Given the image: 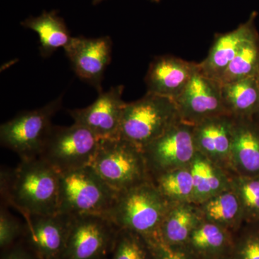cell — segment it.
Here are the masks:
<instances>
[{"instance_id": "8992f818", "label": "cell", "mask_w": 259, "mask_h": 259, "mask_svg": "<svg viewBox=\"0 0 259 259\" xmlns=\"http://www.w3.org/2000/svg\"><path fill=\"white\" fill-rule=\"evenodd\" d=\"M100 139L83 126L52 125L39 158L59 174L91 166Z\"/></svg>"}, {"instance_id": "1f68e13d", "label": "cell", "mask_w": 259, "mask_h": 259, "mask_svg": "<svg viewBox=\"0 0 259 259\" xmlns=\"http://www.w3.org/2000/svg\"><path fill=\"white\" fill-rule=\"evenodd\" d=\"M203 259H235V258H234V257L233 256V255H232V253H231V254L221 255V256L212 257V258H203Z\"/></svg>"}, {"instance_id": "52a82bcc", "label": "cell", "mask_w": 259, "mask_h": 259, "mask_svg": "<svg viewBox=\"0 0 259 259\" xmlns=\"http://www.w3.org/2000/svg\"><path fill=\"white\" fill-rule=\"evenodd\" d=\"M62 97L45 106L25 111L0 127V141L20 158L28 161L39 158L53 124V117L60 110Z\"/></svg>"}, {"instance_id": "6da1fadb", "label": "cell", "mask_w": 259, "mask_h": 259, "mask_svg": "<svg viewBox=\"0 0 259 259\" xmlns=\"http://www.w3.org/2000/svg\"><path fill=\"white\" fill-rule=\"evenodd\" d=\"M59 173L40 158L20 161L14 168H2V204L12 207L23 217L59 213Z\"/></svg>"}, {"instance_id": "cb8c5ba5", "label": "cell", "mask_w": 259, "mask_h": 259, "mask_svg": "<svg viewBox=\"0 0 259 259\" xmlns=\"http://www.w3.org/2000/svg\"><path fill=\"white\" fill-rule=\"evenodd\" d=\"M151 181L170 203H194V184L190 166L158 174L151 177Z\"/></svg>"}, {"instance_id": "44dd1931", "label": "cell", "mask_w": 259, "mask_h": 259, "mask_svg": "<svg viewBox=\"0 0 259 259\" xmlns=\"http://www.w3.org/2000/svg\"><path fill=\"white\" fill-rule=\"evenodd\" d=\"M20 25L36 32L40 42L39 49L44 58L49 57L60 48L64 49L72 38L64 19L58 16L56 10H44L38 17H30Z\"/></svg>"}, {"instance_id": "603a6c76", "label": "cell", "mask_w": 259, "mask_h": 259, "mask_svg": "<svg viewBox=\"0 0 259 259\" xmlns=\"http://www.w3.org/2000/svg\"><path fill=\"white\" fill-rule=\"evenodd\" d=\"M199 207L204 221L219 225L233 233L244 223L241 202L232 187L199 204Z\"/></svg>"}, {"instance_id": "5b68a950", "label": "cell", "mask_w": 259, "mask_h": 259, "mask_svg": "<svg viewBox=\"0 0 259 259\" xmlns=\"http://www.w3.org/2000/svg\"><path fill=\"white\" fill-rule=\"evenodd\" d=\"M118 193L92 166L61 174L59 213L71 216H104L115 203Z\"/></svg>"}, {"instance_id": "e575fe53", "label": "cell", "mask_w": 259, "mask_h": 259, "mask_svg": "<svg viewBox=\"0 0 259 259\" xmlns=\"http://www.w3.org/2000/svg\"><path fill=\"white\" fill-rule=\"evenodd\" d=\"M256 77H257V81H258V88H259V72L258 73V74H257Z\"/></svg>"}, {"instance_id": "7c38bea8", "label": "cell", "mask_w": 259, "mask_h": 259, "mask_svg": "<svg viewBox=\"0 0 259 259\" xmlns=\"http://www.w3.org/2000/svg\"><path fill=\"white\" fill-rule=\"evenodd\" d=\"M112 42L109 36L88 38L72 37L64 49L75 74L82 81L103 92L102 82L112 57Z\"/></svg>"}, {"instance_id": "83f0119b", "label": "cell", "mask_w": 259, "mask_h": 259, "mask_svg": "<svg viewBox=\"0 0 259 259\" xmlns=\"http://www.w3.org/2000/svg\"><path fill=\"white\" fill-rule=\"evenodd\" d=\"M235 259H259V221L244 222L233 233Z\"/></svg>"}, {"instance_id": "484cf974", "label": "cell", "mask_w": 259, "mask_h": 259, "mask_svg": "<svg viewBox=\"0 0 259 259\" xmlns=\"http://www.w3.org/2000/svg\"><path fill=\"white\" fill-rule=\"evenodd\" d=\"M231 187L241 202L244 222L259 221V176L231 173Z\"/></svg>"}, {"instance_id": "2e32d148", "label": "cell", "mask_w": 259, "mask_h": 259, "mask_svg": "<svg viewBox=\"0 0 259 259\" xmlns=\"http://www.w3.org/2000/svg\"><path fill=\"white\" fill-rule=\"evenodd\" d=\"M231 167V173L259 176V123L254 117H233Z\"/></svg>"}, {"instance_id": "d4e9b609", "label": "cell", "mask_w": 259, "mask_h": 259, "mask_svg": "<svg viewBox=\"0 0 259 259\" xmlns=\"http://www.w3.org/2000/svg\"><path fill=\"white\" fill-rule=\"evenodd\" d=\"M259 72V34L243 44L218 81L221 84L256 76Z\"/></svg>"}, {"instance_id": "5bb4252c", "label": "cell", "mask_w": 259, "mask_h": 259, "mask_svg": "<svg viewBox=\"0 0 259 259\" xmlns=\"http://www.w3.org/2000/svg\"><path fill=\"white\" fill-rule=\"evenodd\" d=\"M199 69L197 63L173 56L155 58L145 77L147 93L176 100Z\"/></svg>"}, {"instance_id": "e0dca14e", "label": "cell", "mask_w": 259, "mask_h": 259, "mask_svg": "<svg viewBox=\"0 0 259 259\" xmlns=\"http://www.w3.org/2000/svg\"><path fill=\"white\" fill-rule=\"evenodd\" d=\"M256 17L253 12L245 23L235 30L218 35L207 58L199 63V71L218 81L243 44L258 32L255 25Z\"/></svg>"}, {"instance_id": "8fae6325", "label": "cell", "mask_w": 259, "mask_h": 259, "mask_svg": "<svg viewBox=\"0 0 259 259\" xmlns=\"http://www.w3.org/2000/svg\"><path fill=\"white\" fill-rule=\"evenodd\" d=\"M23 218V236L33 254L38 259H61L73 216L57 213Z\"/></svg>"}, {"instance_id": "ffe728a7", "label": "cell", "mask_w": 259, "mask_h": 259, "mask_svg": "<svg viewBox=\"0 0 259 259\" xmlns=\"http://www.w3.org/2000/svg\"><path fill=\"white\" fill-rule=\"evenodd\" d=\"M186 246L198 259L231 254L233 233L219 225L202 220L192 232Z\"/></svg>"}, {"instance_id": "4dcf8cb0", "label": "cell", "mask_w": 259, "mask_h": 259, "mask_svg": "<svg viewBox=\"0 0 259 259\" xmlns=\"http://www.w3.org/2000/svg\"><path fill=\"white\" fill-rule=\"evenodd\" d=\"M2 259H38L32 252L20 245H13L5 250Z\"/></svg>"}, {"instance_id": "277c9868", "label": "cell", "mask_w": 259, "mask_h": 259, "mask_svg": "<svg viewBox=\"0 0 259 259\" xmlns=\"http://www.w3.org/2000/svg\"><path fill=\"white\" fill-rule=\"evenodd\" d=\"M91 166L117 192L151 181L142 148L120 138L100 139Z\"/></svg>"}, {"instance_id": "ac0fdd59", "label": "cell", "mask_w": 259, "mask_h": 259, "mask_svg": "<svg viewBox=\"0 0 259 259\" xmlns=\"http://www.w3.org/2000/svg\"><path fill=\"white\" fill-rule=\"evenodd\" d=\"M202 220L197 204L171 203L160 227L158 240L168 245H186L192 232Z\"/></svg>"}, {"instance_id": "9c48e42d", "label": "cell", "mask_w": 259, "mask_h": 259, "mask_svg": "<svg viewBox=\"0 0 259 259\" xmlns=\"http://www.w3.org/2000/svg\"><path fill=\"white\" fill-rule=\"evenodd\" d=\"M194 125L180 120L143 148L151 177L190 166L197 149Z\"/></svg>"}, {"instance_id": "f1b7e54d", "label": "cell", "mask_w": 259, "mask_h": 259, "mask_svg": "<svg viewBox=\"0 0 259 259\" xmlns=\"http://www.w3.org/2000/svg\"><path fill=\"white\" fill-rule=\"evenodd\" d=\"M24 223L22 224L9 212L8 207L1 205L0 209V246L8 249L15 245V242L23 236Z\"/></svg>"}, {"instance_id": "30bf717a", "label": "cell", "mask_w": 259, "mask_h": 259, "mask_svg": "<svg viewBox=\"0 0 259 259\" xmlns=\"http://www.w3.org/2000/svg\"><path fill=\"white\" fill-rule=\"evenodd\" d=\"M175 102L182 120L193 125L211 117L228 115L223 104L221 83L202 74L199 69Z\"/></svg>"}, {"instance_id": "ba28073f", "label": "cell", "mask_w": 259, "mask_h": 259, "mask_svg": "<svg viewBox=\"0 0 259 259\" xmlns=\"http://www.w3.org/2000/svg\"><path fill=\"white\" fill-rule=\"evenodd\" d=\"M119 230L103 215L73 216L61 259H110Z\"/></svg>"}, {"instance_id": "4fadbf2b", "label": "cell", "mask_w": 259, "mask_h": 259, "mask_svg": "<svg viewBox=\"0 0 259 259\" xmlns=\"http://www.w3.org/2000/svg\"><path fill=\"white\" fill-rule=\"evenodd\" d=\"M123 90L119 85L102 92L90 106L69 110V115L75 123L87 127L100 139L118 138L126 104L122 100Z\"/></svg>"}, {"instance_id": "f546056e", "label": "cell", "mask_w": 259, "mask_h": 259, "mask_svg": "<svg viewBox=\"0 0 259 259\" xmlns=\"http://www.w3.org/2000/svg\"><path fill=\"white\" fill-rule=\"evenodd\" d=\"M153 259H198L186 245H171L159 240L150 241Z\"/></svg>"}, {"instance_id": "7a4b0ae2", "label": "cell", "mask_w": 259, "mask_h": 259, "mask_svg": "<svg viewBox=\"0 0 259 259\" xmlns=\"http://www.w3.org/2000/svg\"><path fill=\"white\" fill-rule=\"evenodd\" d=\"M170 204L150 181L119 192L115 203L104 216L119 229L135 232L153 241L158 240Z\"/></svg>"}, {"instance_id": "3957f363", "label": "cell", "mask_w": 259, "mask_h": 259, "mask_svg": "<svg viewBox=\"0 0 259 259\" xmlns=\"http://www.w3.org/2000/svg\"><path fill=\"white\" fill-rule=\"evenodd\" d=\"M180 120L175 100L146 93L137 101L125 104L118 138L143 149Z\"/></svg>"}, {"instance_id": "d6986e66", "label": "cell", "mask_w": 259, "mask_h": 259, "mask_svg": "<svg viewBox=\"0 0 259 259\" xmlns=\"http://www.w3.org/2000/svg\"><path fill=\"white\" fill-rule=\"evenodd\" d=\"M194 184L193 202L201 204L231 187V172L196 153L190 165Z\"/></svg>"}, {"instance_id": "836d02e7", "label": "cell", "mask_w": 259, "mask_h": 259, "mask_svg": "<svg viewBox=\"0 0 259 259\" xmlns=\"http://www.w3.org/2000/svg\"><path fill=\"white\" fill-rule=\"evenodd\" d=\"M253 117H254L255 120H256L257 122H258L259 123V112L258 114H256V115H255Z\"/></svg>"}, {"instance_id": "4316f807", "label": "cell", "mask_w": 259, "mask_h": 259, "mask_svg": "<svg viewBox=\"0 0 259 259\" xmlns=\"http://www.w3.org/2000/svg\"><path fill=\"white\" fill-rule=\"evenodd\" d=\"M151 242L135 232L120 229L110 259H153Z\"/></svg>"}, {"instance_id": "d6a6232c", "label": "cell", "mask_w": 259, "mask_h": 259, "mask_svg": "<svg viewBox=\"0 0 259 259\" xmlns=\"http://www.w3.org/2000/svg\"><path fill=\"white\" fill-rule=\"evenodd\" d=\"M104 0H93V5H97L98 4H100V3H102V2H103ZM151 2H153V3H158L161 2V0H151Z\"/></svg>"}, {"instance_id": "7402d4cb", "label": "cell", "mask_w": 259, "mask_h": 259, "mask_svg": "<svg viewBox=\"0 0 259 259\" xmlns=\"http://www.w3.org/2000/svg\"><path fill=\"white\" fill-rule=\"evenodd\" d=\"M223 104L232 117H253L259 112V88L256 76L221 84Z\"/></svg>"}, {"instance_id": "9a60e30c", "label": "cell", "mask_w": 259, "mask_h": 259, "mask_svg": "<svg viewBox=\"0 0 259 259\" xmlns=\"http://www.w3.org/2000/svg\"><path fill=\"white\" fill-rule=\"evenodd\" d=\"M233 117L223 115L194 125V144L197 152L231 172V157Z\"/></svg>"}]
</instances>
